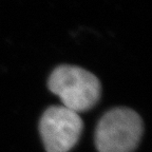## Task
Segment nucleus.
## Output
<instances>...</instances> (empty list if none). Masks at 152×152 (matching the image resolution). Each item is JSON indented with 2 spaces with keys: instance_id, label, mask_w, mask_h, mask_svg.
I'll use <instances>...</instances> for the list:
<instances>
[{
  "instance_id": "f257e3e1",
  "label": "nucleus",
  "mask_w": 152,
  "mask_h": 152,
  "mask_svg": "<svg viewBox=\"0 0 152 152\" xmlns=\"http://www.w3.org/2000/svg\"><path fill=\"white\" fill-rule=\"evenodd\" d=\"M48 87L62 102V106L79 113L93 108L100 98L97 77L75 66H60L51 73Z\"/></svg>"
},
{
  "instance_id": "f03ea898",
  "label": "nucleus",
  "mask_w": 152,
  "mask_h": 152,
  "mask_svg": "<svg viewBox=\"0 0 152 152\" xmlns=\"http://www.w3.org/2000/svg\"><path fill=\"white\" fill-rule=\"evenodd\" d=\"M142 134L140 116L128 108H115L99 119L95 130L98 152H132Z\"/></svg>"
},
{
  "instance_id": "7ed1b4c3",
  "label": "nucleus",
  "mask_w": 152,
  "mask_h": 152,
  "mask_svg": "<svg viewBox=\"0 0 152 152\" xmlns=\"http://www.w3.org/2000/svg\"><path fill=\"white\" fill-rule=\"evenodd\" d=\"M83 127L78 113L64 106L48 108L39 123L41 138L47 152H69L78 142Z\"/></svg>"
}]
</instances>
